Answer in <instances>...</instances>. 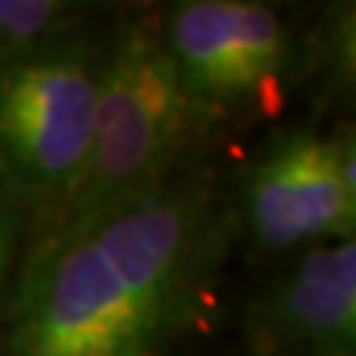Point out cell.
Segmentation results:
<instances>
[{"label": "cell", "instance_id": "obj_1", "mask_svg": "<svg viewBox=\"0 0 356 356\" xmlns=\"http://www.w3.org/2000/svg\"><path fill=\"white\" fill-rule=\"evenodd\" d=\"M222 250L211 187L172 175L81 235L24 250L3 356H170Z\"/></svg>", "mask_w": 356, "mask_h": 356}, {"label": "cell", "instance_id": "obj_2", "mask_svg": "<svg viewBox=\"0 0 356 356\" xmlns=\"http://www.w3.org/2000/svg\"><path fill=\"white\" fill-rule=\"evenodd\" d=\"M202 131L161 36V15H137L104 54L102 89L83 166L69 196L30 232L27 250L81 235L172 178L181 152Z\"/></svg>", "mask_w": 356, "mask_h": 356}, {"label": "cell", "instance_id": "obj_3", "mask_svg": "<svg viewBox=\"0 0 356 356\" xmlns=\"http://www.w3.org/2000/svg\"><path fill=\"white\" fill-rule=\"evenodd\" d=\"M104 54L83 30L0 54V184L30 214V232L60 208L83 166Z\"/></svg>", "mask_w": 356, "mask_h": 356}, {"label": "cell", "instance_id": "obj_4", "mask_svg": "<svg viewBox=\"0 0 356 356\" xmlns=\"http://www.w3.org/2000/svg\"><path fill=\"white\" fill-rule=\"evenodd\" d=\"M161 36L202 125L280 102L291 65V33L273 6L181 0L161 15Z\"/></svg>", "mask_w": 356, "mask_h": 356}, {"label": "cell", "instance_id": "obj_5", "mask_svg": "<svg viewBox=\"0 0 356 356\" xmlns=\"http://www.w3.org/2000/svg\"><path fill=\"white\" fill-rule=\"evenodd\" d=\"M353 134L294 128L276 137L241 178L238 211L261 250H309L348 241L356 226Z\"/></svg>", "mask_w": 356, "mask_h": 356}, {"label": "cell", "instance_id": "obj_6", "mask_svg": "<svg viewBox=\"0 0 356 356\" xmlns=\"http://www.w3.org/2000/svg\"><path fill=\"white\" fill-rule=\"evenodd\" d=\"M252 336L267 356H356V243H315L264 288Z\"/></svg>", "mask_w": 356, "mask_h": 356}, {"label": "cell", "instance_id": "obj_7", "mask_svg": "<svg viewBox=\"0 0 356 356\" xmlns=\"http://www.w3.org/2000/svg\"><path fill=\"white\" fill-rule=\"evenodd\" d=\"M86 6L63 0H0V54L36 48L81 30Z\"/></svg>", "mask_w": 356, "mask_h": 356}, {"label": "cell", "instance_id": "obj_8", "mask_svg": "<svg viewBox=\"0 0 356 356\" xmlns=\"http://www.w3.org/2000/svg\"><path fill=\"white\" fill-rule=\"evenodd\" d=\"M21 220H24V214L13 202V196L6 193V187L0 184V297L6 291L9 273H13V264L18 259V238L24 232Z\"/></svg>", "mask_w": 356, "mask_h": 356}]
</instances>
